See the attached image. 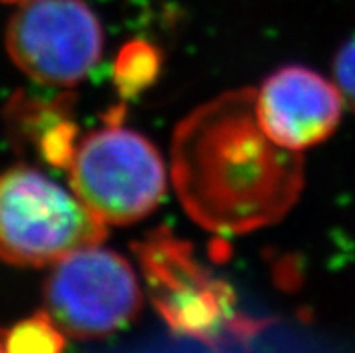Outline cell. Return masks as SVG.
<instances>
[{
    "instance_id": "6da1fadb",
    "label": "cell",
    "mask_w": 355,
    "mask_h": 353,
    "mask_svg": "<svg viewBox=\"0 0 355 353\" xmlns=\"http://www.w3.org/2000/svg\"><path fill=\"white\" fill-rule=\"evenodd\" d=\"M171 180L189 218L218 234L276 224L302 195L303 155L267 135L257 90L239 89L195 108L171 139Z\"/></svg>"
},
{
    "instance_id": "7a4b0ae2",
    "label": "cell",
    "mask_w": 355,
    "mask_h": 353,
    "mask_svg": "<svg viewBox=\"0 0 355 353\" xmlns=\"http://www.w3.org/2000/svg\"><path fill=\"white\" fill-rule=\"evenodd\" d=\"M105 236L107 224L42 171L15 166L0 175V259L6 264L45 267Z\"/></svg>"
},
{
    "instance_id": "3957f363",
    "label": "cell",
    "mask_w": 355,
    "mask_h": 353,
    "mask_svg": "<svg viewBox=\"0 0 355 353\" xmlns=\"http://www.w3.org/2000/svg\"><path fill=\"white\" fill-rule=\"evenodd\" d=\"M69 179L72 193L107 225L146 218L166 193V170L157 148L119 123L81 139Z\"/></svg>"
},
{
    "instance_id": "277c9868",
    "label": "cell",
    "mask_w": 355,
    "mask_h": 353,
    "mask_svg": "<svg viewBox=\"0 0 355 353\" xmlns=\"http://www.w3.org/2000/svg\"><path fill=\"white\" fill-rule=\"evenodd\" d=\"M44 303L67 337L103 339L137 318L143 291L132 265L98 243L54 261L44 283Z\"/></svg>"
},
{
    "instance_id": "5b68a950",
    "label": "cell",
    "mask_w": 355,
    "mask_h": 353,
    "mask_svg": "<svg viewBox=\"0 0 355 353\" xmlns=\"http://www.w3.org/2000/svg\"><path fill=\"white\" fill-rule=\"evenodd\" d=\"M134 250L153 307L175 332L209 341L225 328H252L236 318L230 285L198 264L188 241L162 227L134 243Z\"/></svg>"
},
{
    "instance_id": "8992f818",
    "label": "cell",
    "mask_w": 355,
    "mask_h": 353,
    "mask_svg": "<svg viewBox=\"0 0 355 353\" xmlns=\"http://www.w3.org/2000/svg\"><path fill=\"white\" fill-rule=\"evenodd\" d=\"M17 67L38 83L72 87L103 53V29L85 0H22L6 31Z\"/></svg>"
},
{
    "instance_id": "52a82bcc",
    "label": "cell",
    "mask_w": 355,
    "mask_h": 353,
    "mask_svg": "<svg viewBox=\"0 0 355 353\" xmlns=\"http://www.w3.org/2000/svg\"><path fill=\"white\" fill-rule=\"evenodd\" d=\"M257 114L272 141L288 150L323 143L338 128L343 96L338 85L306 67H284L257 92Z\"/></svg>"
},
{
    "instance_id": "ba28073f",
    "label": "cell",
    "mask_w": 355,
    "mask_h": 353,
    "mask_svg": "<svg viewBox=\"0 0 355 353\" xmlns=\"http://www.w3.org/2000/svg\"><path fill=\"white\" fill-rule=\"evenodd\" d=\"M161 53L146 40L125 44L114 62V85L123 98H135L148 89L161 72Z\"/></svg>"
},
{
    "instance_id": "9c48e42d",
    "label": "cell",
    "mask_w": 355,
    "mask_h": 353,
    "mask_svg": "<svg viewBox=\"0 0 355 353\" xmlns=\"http://www.w3.org/2000/svg\"><path fill=\"white\" fill-rule=\"evenodd\" d=\"M65 334L53 321L49 313L42 310L31 318L17 322L6 334V352H47L54 353L65 348Z\"/></svg>"
},
{
    "instance_id": "30bf717a",
    "label": "cell",
    "mask_w": 355,
    "mask_h": 353,
    "mask_svg": "<svg viewBox=\"0 0 355 353\" xmlns=\"http://www.w3.org/2000/svg\"><path fill=\"white\" fill-rule=\"evenodd\" d=\"M334 78L345 103L355 110V36L343 45L334 60Z\"/></svg>"
},
{
    "instance_id": "8fae6325",
    "label": "cell",
    "mask_w": 355,
    "mask_h": 353,
    "mask_svg": "<svg viewBox=\"0 0 355 353\" xmlns=\"http://www.w3.org/2000/svg\"><path fill=\"white\" fill-rule=\"evenodd\" d=\"M6 350V334L4 332H0V352H4Z\"/></svg>"
},
{
    "instance_id": "7c38bea8",
    "label": "cell",
    "mask_w": 355,
    "mask_h": 353,
    "mask_svg": "<svg viewBox=\"0 0 355 353\" xmlns=\"http://www.w3.org/2000/svg\"><path fill=\"white\" fill-rule=\"evenodd\" d=\"M4 2H9V4H13V2H22V0H4Z\"/></svg>"
}]
</instances>
